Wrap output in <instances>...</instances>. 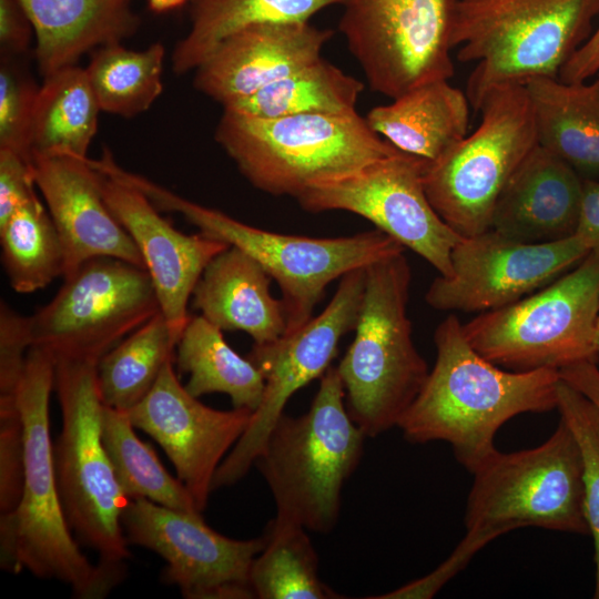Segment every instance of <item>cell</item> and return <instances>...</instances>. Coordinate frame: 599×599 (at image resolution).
<instances>
[{"label": "cell", "instance_id": "42", "mask_svg": "<svg viewBox=\"0 0 599 599\" xmlns=\"http://www.w3.org/2000/svg\"><path fill=\"white\" fill-rule=\"evenodd\" d=\"M34 37L32 22L20 0H0L1 54L26 53Z\"/></svg>", "mask_w": 599, "mask_h": 599}, {"label": "cell", "instance_id": "6", "mask_svg": "<svg viewBox=\"0 0 599 599\" xmlns=\"http://www.w3.org/2000/svg\"><path fill=\"white\" fill-rule=\"evenodd\" d=\"M215 140L254 187L295 199L399 152L357 112L258 119L223 110Z\"/></svg>", "mask_w": 599, "mask_h": 599}, {"label": "cell", "instance_id": "25", "mask_svg": "<svg viewBox=\"0 0 599 599\" xmlns=\"http://www.w3.org/2000/svg\"><path fill=\"white\" fill-rule=\"evenodd\" d=\"M366 114L369 128L398 151L435 162L467 136L469 100L439 80L417 87Z\"/></svg>", "mask_w": 599, "mask_h": 599}, {"label": "cell", "instance_id": "27", "mask_svg": "<svg viewBox=\"0 0 599 599\" xmlns=\"http://www.w3.org/2000/svg\"><path fill=\"white\" fill-rule=\"evenodd\" d=\"M222 332L202 315L191 316L175 348L177 370L189 375L184 386L194 397L226 394L233 408L253 413L263 397L264 378L247 357L227 344Z\"/></svg>", "mask_w": 599, "mask_h": 599}, {"label": "cell", "instance_id": "29", "mask_svg": "<svg viewBox=\"0 0 599 599\" xmlns=\"http://www.w3.org/2000/svg\"><path fill=\"white\" fill-rule=\"evenodd\" d=\"M343 0H190L191 27L171 55L176 74L194 71L232 33L255 23L306 22Z\"/></svg>", "mask_w": 599, "mask_h": 599}, {"label": "cell", "instance_id": "11", "mask_svg": "<svg viewBox=\"0 0 599 599\" xmlns=\"http://www.w3.org/2000/svg\"><path fill=\"white\" fill-rule=\"evenodd\" d=\"M465 511L466 529L521 527L587 535L582 458L560 418L541 445L512 453L496 450L474 473Z\"/></svg>", "mask_w": 599, "mask_h": 599}, {"label": "cell", "instance_id": "40", "mask_svg": "<svg viewBox=\"0 0 599 599\" xmlns=\"http://www.w3.org/2000/svg\"><path fill=\"white\" fill-rule=\"evenodd\" d=\"M24 476V427L19 407L0 410V514L19 504Z\"/></svg>", "mask_w": 599, "mask_h": 599}, {"label": "cell", "instance_id": "22", "mask_svg": "<svg viewBox=\"0 0 599 599\" xmlns=\"http://www.w3.org/2000/svg\"><path fill=\"white\" fill-rule=\"evenodd\" d=\"M582 180L569 164L537 144L500 193L490 229L525 243L573 236Z\"/></svg>", "mask_w": 599, "mask_h": 599}, {"label": "cell", "instance_id": "43", "mask_svg": "<svg viewBox=\"0 0 599 599\" xmlns=\"http://www.w3.org/2000/svg\"><path fill=\"white\" fill-rule=\"evenodd\" d=\"M575 235L589 248H599V181L582 180L579 220Z\"/></svg>", "mask_w": 599, "mask_h": 599}, {"label": "cell", "instance_id": "10", "mask_svg": "<svg viewBox=\"0 0 599 599\" xmlns=\"http://www.w3.org/2000/svg\"><path fill=\"white\" fill-rule=\"evenodd\" d=\"M476 130L435 162L423 181L439 216L460 236L491 226L507 182L538 144L532 104L525 84L491 89L480 103Z\"/></svg>", "mask_w": 599, "mask_h": 599}, {"label": "cell", "instance_id": "33", "mask_svg": "<svg viewBox=\"0 0 599 599\" xmlns=\"http://www.w3.org/2000/svg\"><path fill=\"white\" fill-rule=\"evenodd\" d=\"M164 60L160 42L143 50L113 43L93 51L84 69L100 110L123 118L148 111L163 91Z\"/></svg>", "mask_w": 599, "mask_h": 599}, {"label": "cell", "instance_id": "36", "mask_svg": "<svg viewBox=\"0 0 599 599\" xmlns=\"http://www.w3.org/2000/svg\"><path fill=\"white\" fill-rule=\"evenodd\" d=\"M557 409L581 453L585 515L595 549L593 598L599 599V409L562 379L557 390Z\"/></svg>", "mask_w": 599, "mask_h": 599}, {"label": "cell", "instance_id": "31", "mask_svg": "<svg viewBox=\"0 0 599 599\" xmlns=\"http://www.w3.org/2000/svg\"><path fill=\"white\" fill-rule=\"evenodd\" d=\"M176 344L160 311L106 352L97 363V386L103 405L123 412L136 406L150 393L166 362L175 357Z\"/></svg>", "mask_w": 599, "mask_h": 599}, {"label": "cell", "instance_id": "35", "mask_svg": "<svg viewBox=\"0 0 599 599\" xmlns=\"http://www.w3.org/2000/svg\"><path fill=\"white\" fill-rule=\"evenodd\" d=\"M0 244L3 268L17 293H33L64 274L60 235L37 193L0 225Z\"/></svg>", "mask_w": 599, "mask_h": 599}, {"label": "cell", "instance_id": "45", "mask_svg": "<svg viewBox=\"0 0 599 599\" xmlns=\"http://www.w3.org/2000/svg\"><path fill=\"white\" fill-rule=\"evenodd\" d=\"M562 380L588 397L599 409V368L595 362H582L559 370Z\"/></svg>", "mask_w": 599, "mask_h": 599}, {"label": "cell", "instance_id": "28", "mask_svg": "<svg viewBox=\"0 0 599 599\" xmlns=\"http://www.w3.org/2000/svg\"><path fill=\"white\" fill-rule=\"evenodd\" d=\"M101 112L84 68L78 64L43 78L34 104L30 150L35 154L88 158Z\"/></svg>", "mask_w": 599, "mask_h": 599}, {"label": "cell", "instance_id": "12", "mask_svg": "<svg viewBox=\"0 0 599 599\" xmlns=\"http://www.w3.org/2000/svg\"><path fill=\"white\" fill-rule=\"evenodd\" d=\"M459 0H343L338 29L370 89L390 99L454 75Z\"/></svg>", "mask_w": 599, "mask_h": 599}, {"label": "cell", "instance_id": "26", "mask_svg": "<svg viewBox=\"0 0 599 599\" xmlns=\"http://www.w3.org/2000/svg\"><path fill=\"white\" fill-rule=\"evenodd\" d=\"M590 83L535 78L525 83L538 144L582 179L599 176V73Z\"/></svg>", "mask_w": 599, "mask_h": 599}, {"label": "cell", "instance_id": "21", "mask_svg": "<svg viewBox=\"0 0 599 599\" xmlns=\"http://www.w3.org/2000/svg\"><path fill=\"white\" fill-rule=\"evenodd\" d=\"M332 37L307 21L247 26L194 70V87L224 106L314 63Z\"/></svg>", "mask_w": 599, "mask_h": 599}, {"label": "cell", "instance_id": "13", "mask_svg": "<svg viewBox=\"0 0 599 599\" xmlns=\"http://www.w3.org/2000/svg\"><path fill=\"white\" fill-rule=\"evenodd\" d=\"M54 297L31 318L32 346L97 362L156 313L159 298L146 270L102 256L63 277Z\"/></svg>", "mask_w": 599, "mask_h": 599}, {"label": "cell", "instance_id": "15", "mask_svg": "<svg viewBox=\"0 0 599 599\" xmlns=\"http://www.w3.org/2000/svg\"><path fill=\"white\" fill-rule=\"evenodd\" d=\"M427 161L403 152L345 176L306 189L296 200L308 212L347 211L372 222L439 275L453 271L451 252L464 238L435 211L424 187Z\"/></svg>", "mask_w": 599, "mask_h": 599}, {"label": "cell", "instance_id": "2", "mask_svg": "<svg viewBox=\"0 0 599 599\" xmlns=\"http://www.w3.org/2000/svg\"><path fill=\"white\" fill-rule=\"evenodd\" d=\"M54 356L32 346L18 390L24 427V476L18 506L0 515V567L68 585L75 598L105 597L125 577V564L92 565L72 536L58 490L50 434Z\"/></svg>", "mask_w": 599, "mask_h": 599}, {"label": "cell", "instance_id": "1", "mask_svg": "<svg viewBox=\"0 0 599 599\" xmlns=\"http://www.w3.org/2000/svg\"><path fill=\"white\" fill-rule=\"evenodd\" d=\"M435 365L397 427L412 444L445 441L473 474L497 448L498 429L524 413L557 408L559 370L514 372L489 362L449 315L435 329Z\"/></svg>", "mask_w": 599, "mask_h": 599}, {"label": "cell", "instance_id": "44", "mask_svg": "<svg viewBox=\"0 0 599 599\" xmlns=\"http://www.w3.org/2000/svg\"><path fill=\"white\" fill-rule=\"evenodd\" d=\"M599 73V27L562 67L558 79L566 83L585 82Z\"/></svg>", "mask_w": 599, "mask_h": 599}, {"label": "cell", "instance_id": "7", "mask_svg": "<svg viewBox=\"0 0 599 599\" xmlns=\"http://www.w3.org/2000/svg\"><path fill=\"white\" fill-rule=\"evenodd\" d=\"M410 280L404 253L366 267L355 336L336 367L347 410L366 437L397 427L429 373L412 338Z\"/></svg>", "mask_w": 599, "mask_h": 599}, {"label": "cell", "instance_id": "9", "mask_svg": "<svg viewBox=\"0 0 599 599\" xmlns=\"http://www.w3.org/2000/svg\"><path fill=\"white\" fill-rule=\"evenodd\" d=\"M599 248L532 295L480 313L463 333L483 357L505 369L560 370L599 359Z\"/></svg>", "mask_w": 599, "mask_h": 599}, {"label": "cell", "instance_id": "46", "mask_svg": "<svg viewBox=\"0 0 599 599\" xmlns=\"http://www.w3.org/2000/svg\"><path fill=\"white\" fill-rule=\"evenodd\" d=\"M148 7L153 13H166L173 11L190 0H146Z\"/></svg>", "mask_w": 599, "mask_h": 599}, {"label": "cell", "instance_id": "18", "mask_svg": "<svg viewBox=\"0 0 599 599\" xmlns=\"http://www.w3.org/2000/svg\"><path fill=\"white\" fill-rule=\"evenodd\" d=\"M174 359L166 362L150 393L128 414L133 426L165 451L202 512L216 470L246 430L252 412L219 410L201 403L180 383Z\"/></svg>", "mask_w": 599, "mask_h": 599}, {"label": "cell", "instance_id": "19", "mask_svg": "<svg viewBox=\"0 0 599 599\" xmlns=\"http://www.w3.org/2000/svg\"><path fill=\"white\" fill-rule=\"evenodd\" d=\"M101 192L138 247L161 313L179 341L191 318L187 305L197 281L211 260L229 245L201 232L189 235L179 231L144 193L124 181L101 173Z\"/></svg>", "mask_w": 599, "mask_h": 599}, {"label": "cell", "instance_id": "37", "mask_svg": "<svg viewBox=\"0 0 599 599\" xmlns=\"http://www.w3.org/2000/svg\"><path fill=\"white\" fill-rule=\"evenodd\" d=\"M18 57L1 54L0 149L31 161L30 134L39 88Z\"/></svg>", "mask_w": 599, "mask_h": 599}, {"label": "cell", "instance_id": "20", "mask_svg": "<svg viewBox=\"0 0 599 599\" xmlns=\"http://www.w3.org/2000/svg\"><path fill=\"white\" fill-rule=\"evenodd\" d=\"M31 167L64 252L63 277L85 261L115 257L145 270L134 242L106 205L89 158L35 154Z\"/></svg>", "mask_w": 599, "mask_h": 599}, {"label": "cell", "instance_id": "32", "mask_svg": "<svg viewBox=\"0 0 599 599\" xmlns=\"http://www.w3.org/2000/svg\"><path fill=\"white\" fill-rule=\"evenodd\" d=\"M303 526L274 517L264 534V547L250 573L257 599L343 598L318 575L317 552Z\"/></svg>", "mask_w": 599, "mask_h": 599}, {"label": "cell", "instance_id": "23", "mask_svg": "<svg viewBox=\"0 0 599 599\" xmlns=\"http://www.w3.org/2000/svg\"><path fill=\"white\" fill-rule=\"evenodd\" d=\"M271 280L252 256L229 245L204 268L192 303L217 328L243 331L254 344H266L286 332L284 306L272 296Z\"/></svg>", "mask_w": 599, "mask_h": 599}, {"label": "cell", "instance_id": "17", "mask_svg": "<svg viewBox=\"0 0 599 599\" xmlns=\"http://www.w3.org/2000/svg\"><path fill=\"white\" fill-rule=\"evenodd\" d=\"M589 252L577 235L525 243L489 229L454 247L451 274L437 276L425 300L437 311H495L545 287Z\"/></svg>", "mask_w": 599, "mask_h": 599}, {"label": "cell", "instance_id": "4", "mask_svg": "<svg viewBox=\"0 0 599 599\" xmlns=\"http://www.w3.org/2000/svg\"><path fill=\"white\" fill-rule=\"evenodd\" d=\"M106 171L110 176L139 189L160 211L179 213L201 233L252 256L282 291L285 333L313 317L315 306L334 280L405 251L400 243L377 229L322 238L265 231L180 196L116 162L110 163Z\"/></svg>", "mask_w": 599, "mask_h": 599}, {"label": "cell", "instance_id": "24", "mask_svg": "<svg viewBox=\"0 0 599 599\" xmlns=\"http://www.w3.org/2000/svg\"><path fill=\"white\" fill-rule=\"evenodd\" d=\"M35 39L34 55L42 78L78 64L97 49L122 43L141 24L133 0H20Z\"/></svg>", "mask_w": 599, "mask_h": 599}, {"label": "cell", "instance_id": "34", "mask_svg": "<svg viewBox=\"0 0 599 599\" xmlns=\"http://www.w3.org/2000/svg\"><path fill=\"white\" fill-rule=\"evenodd\" d=\"M128 412L103 405L101 436L116 480L129 499L202 514L186 487L164 468L153 448L134 432Z\"/></svg>", "mask_w": 599, "mask_h": 599}, {"label": "cell", "instance_id": "38", "mask_svg": "<svg viewBox=\"0 0 599 599\" xmlns=\"http://www.w3.org/2000/svg\"><path fill=\"white\" fill-rule=\"evenodd\" d=\"M32 347L31 318L0 302V408L18 406V390Z\"/></svg>", "mask_w": 599, "mask_h": 599}, {"label": "cell", "instance_id": "14", "mask_svg": "<svg viewBox=\"0 0 599 599\" xmlns=\"http://www.w3.org/2000/svg\"><path fill=\"white\" fill-rule=\"evenodd\" d=\"M366 268L341 277L327 306L297 329L266 344H253L246 356L264 378L260 406L216 470L213 490L240 481L255 464L286 403L331 367L341 338L355 329L363 301Z\"/></svg>", "mask_w": 599, "mask_h": 599}, {"label": "cell", "instance_id": "16", "mask_svg": "<svg viewBox=\"0 0 599 599\" xmlns=\"http://www.w3.org/2000/svg\"><path fill=\"white\" fill-rule=\"evenodd\" d=\"M121 522L129 545L158 554L162 580L186 599H252L250 573L264 537L238 540L209 527L202 514L129 499Z\"/></svg>", "mask_w": 599, "mask_h": 599}, {"label": "cell", "instance_id": "39", "mask_svg": "<svg viewBox=\"0 0 599 599\" xmlns=\"http://www.w3.org/2000/svg\"><path fill=\"white\" fill-rule=\"evenodd\" d=\"M506 534L497 527H479L467 529L465 538L458 544L453 554L434 571L393 591L368 599H428L459 572L471 557L490 540Z\"/></svg>", "mask_w": 599, "mask_h": 599}, {"label": "cell", "instance_id": "8", "mask_svg": "<svg viewBox=\"0 0 599 599\" xmlns=\"http://www.w3.org/2000/svg\"><path fill=\"white\" fill-rule=\"evenodd\" d=\"M54 389L62 426L53 461L68 525L78 542L99 555V561L124 564L130 551L121 516L129 498L102 441L97 362L55 358Z\"/></svg>", "mask_w": 599, "mask_h": 599}, {"label": "cell", "instance_id": "47", "mask_svg": "<svg viewBox=\"0 0 599 599\" xmlns=\"http://www.w3.org/2000/svg\"><path fill=\"white\" fill-rule=\"evenodd\" d=\"M596 346H597V352L599 355V314H598L597 324H596Z\"/></svg>", "mask_w": 599, "mask_h": 599}, {"label": "cell", "instance_id": "5", "mask_svg": "<svg viewBox=\"0 0 599 599\" xmlns=\"http://www.w3.org/2000/svg\"><path fill=\"white\" fill-rule=\"evenodd\" d=\"M319 379L308 410L284 413L255 464L274 498L275 517L327 534L337 524L342 490L361 463L366 435L347 410L336 367Z\"/></svg>", "mask_w": 599, "mask_h": 599}, {"label": "cell", "instance_id": "41", "mask_svg": "<svg viewBox=\"0 0 599 599\" xmlns=\"http://www.w3.org/2000/svg\"><path fill=\"white\" fill-rule=\"evenodd\" d=\"M35 189L31 161L13 151L0 149V225L37 193Z\"/></svg>", "mask_w": 599, "mask_h": 599}, {"label": "cell", "instance_id": "3", "mask_svg": "<svg viewBox=\"0 0 599 599\" xmlns=\"http://www.w3.org/2000/svg\"><path fill=\"white\" fill-rule=\"evenodd\" d=\"M599 0H459L451 43L460 62H476L466 95L478 111L505 84L558 78L591 35Z\"/></svg>", "mask_w": 599, "mask_h": 599}, {"label": "cell", "instance_id": "30", "mask_svg": "<svg viewBox=\"0 0 599 599\" xmlns=\"http://www.w3.org/2000/svg\"><path fill=\"white\" fill-rule=\"evenodd\" d=\"M364 84L323 58L266 85L252 95L230 102L223 110L274 119L297 114H348Z\"/></svg>", "mask_w": 599, "mask_h": 599}]
</instances>
